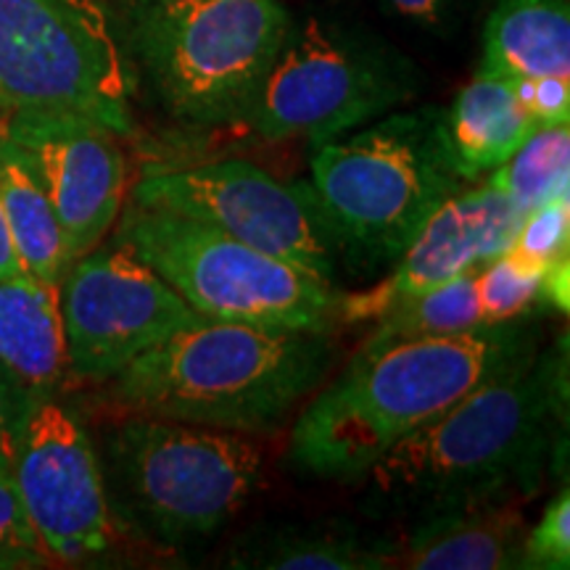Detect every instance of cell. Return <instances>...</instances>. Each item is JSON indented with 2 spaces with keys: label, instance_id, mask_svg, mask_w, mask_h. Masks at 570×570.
I'll use <instances>...</instances> for the list:
<instances>
[{
  "label": "cell",
  "instance_id": "1",
  "mask_svg": "<svg viewBox=\"0 0 570 570\" xmlns=\"http://www.w3.org/2000/svg\"><path fill=\"white\" fill-rule=\"evenodd\" d=\"M568 441L562 336L481 383L391 446L365 479V512L396 525L439 512L529 502Z\"/></svg>",
  "mask_w": 570,
  "mask_h": 570
},
{
  "label": "cell",
  "instance_id": "2",
  "mask_svg": "<svg viewBox=\"0 0 570 570\" xmlns=\"http://www.w3.org/2000/svg\"><path fill=\"white\" fill-rule=\"evenodd\" d=\"M539 348L525 317L352 356L291 428L288 465L304 479L362 481L391 446Z\"/></svg>",
  "mask_w": 570,
  "mask_h": 570
},
{
  "label": "cell",
  "instance_id": "3",
  "mask_svg": "<svg viewBox=\"0 0 570 570\" xmlns=\"http://www.w3.org/2000/svg\"><path fill=\"white\" fill-rule=\"evenodd\" d=\"M336 362L333 333L202 317L111 377L135 415L275 436Z\"/></svg>",
  "mask_w": 570,
  "mask_h": 570
},
{
  "label": "cell",
  "instance_id": "4",
  "mask_svg": "<svg viewBox=\"0 0 570 570\" xmlns=\"http://www.w3.org/2000/svg\"><path fill=\"white\" fill-rule=\"evenodd\" d=\"M312 148L309 185L338 262L360 277L394 265L468 185L441 106L389 111Z\"/></svg>",
  "mask_w": 570,
  "mask_h": 570
},
{
  "label": "cell",
  "instance_id": "5",
  "mask_svg": "<svg viewBox=\"0 0 570 570\" xmlns=\"http://www.w3.org/2000/svg\"><path fill=\"white\" fill-rule=\"evenodd\" d=\"M96 452L111 518L156 552L223 531L259 489L265 460L244 433L135 412L104 433Z\"/></svg>",
  "mask_w": 570,
  "mask_h": 570
},
{
  "label": "cell",
  "instance_id": "6",
  "mask_svg": "<svg viewBox=\"0 0 570 570\" xmlns=\"http://www.w3.org/2000/svg\"><path fill=\"white\" fill-rule=\"evenodd\" d=\"M423 71L362 21L333 11L291 19L244 125L256 138L312 146L412 104Z\"/></svg>",
  "mask_w": 570,
  "mask_h": 570
},
{
  "label": "cell",
  "instance_id": "7",
  "mask_svg": "<svg viewBox=\"0 0 570 570\" xmlns=\"http://www.w3.org/2000/svg\"><path fill=\"white\" fill-rule=\"evenodd\" d=\"M291 19L283 0H142L132 42L175 122L240 127Z\"/></svg>",
  "mask_w": 570,
  "mask_h": 570
},
{
  "label": "cell",
  "instance_id": "8",
  "mask_svg": "<svg viewBox=\"0 0 570 570\" xmlns=\"http://www.w3.org/2000/svg\"><path fill=\"white\" fill-rule=\"evenodd\" d=\"M114 240L140 256L202 317L333 333L338 288L180 212L127 202Z\"/></svg>",
  "mask_w": 570,
  "mask_h": 570
},
{
  "label": "cell",
  "instance_id": "9",
  "mask_svg": "<svg viewBox=\"0 0 570 570\" xmlns=\"http://www.w3.org/2000/svg\"><path fill=\"white\" fill-rule=\"evenodd\" d=\"M19 111L132 132L122 53L98 0H0V114Z\"/></svg>",
  "mask_w": 570,
  "mask_h": 570
},
{
  "label": "cell",
  "instance_id": "10",
  "mask_svg": "<svg viewBox=\"0 0 570 570\" xmlns=\"http://www.w3.org/2000/svg\"><path fill=\"white\" fill-rule=\"evenodd\" d=\"M132 202L180 212L336 288L338 256L312 185L244 159L146 169Z\"/></svg>",
  "mask_w": 570,
  "mask_h": 570
},
{
  "label": "cell",
  "instance_id": "11",
  "mask_svg": "<svg viewBox=\"0 0 570 570\" xmlns=\"http://www.w3.org/2000/svg\"><path fill=\"white\" fill-rule=\"evenodd\" d=\"M21 510L53 566L96 562L127 539L106 502L88 428L53 394H35L11 449Z\"/></svg>",
  "mask_w": 570,
  "mask_h": 570
},
{
  "label": "cell",
  "instance_id": "12",
  "mask_svg": "<svg viewBox=\"0 0 570 570\" xmlns=\"http://www.w3.org/2000/svg\"><path fill=\"white\" fill-rule=\"evenodd\" d=\"M67 373L109 383L202 315L130 248L111 240L71 262L59 283Z\"/></svg>",
  "mask_w": 570,
  "mask_h": 570
},
{
  "label": "cell",
  "instance_id": "13",
  "mask_svg": "<svg viewBox=\"0 0 570 570\" xmlns=\"http://www.w3.org/2000/svg\"><path fill=\"white\" fill-rule=\"evenodd\" d=\"M0 130L38 169L71 262L104 244L127 194L119 135L75 114H0Z\"/></svg>",
  "mask_w": 570,
  "mask_h": 570
},
{
  "label": "cell",
  "instance_id": "14",
  "mask_svg": "<svg viewBox=\"0 0 570 570\" xmlns=\"http://www.w3.org/2000/svg\"><path fill=\"white\" fill-rule=\"evenodd\" d=\"M525 214L504 190L487 180L462 188L428 219L417 238L399 254L389 277L367 291L338 296V325L375 323L468 269H481L515 244Z\"/></svg>",
  "mask_w": 570,
  "mask_h": 570
},
{
  "label": "cell",
  "instance_id": "15",
  "mask_svg": "<svg viewBox=\"0 0 570 570\" xmlns=\"http://www.w3.org/2000/svg\"><path fill=\"white\" fill-rule=\"evenodd\" d=\"M523 504L439 512L386 537V570H525Z\"/></svg>",
  "mask_w": 570,
  "mask_h": 570
},
{
  "label": "cell",
  "instance_id": "16",
  "mask_svg": "<svg viewBox=\"0 0 570 570\" xmlns=\"http://www.w3.org/2000/svg\"><path fill=\"white\" fill-rule=\"evenodd\" d=\"M238 570H386V537L346 520H285L240 533L225 554Z\"/></svg>",
  "mask_w": 570,
  "mask_h": 570
},
{
  "label": "cell",
  "instance_id": "17",
  "mask_svg": "<svg viewBox=\"0 0 570 570\" xmlns=\"http://www.w3.org/2000/svg\"><path fill=\"white\" fill-rule=\"evenodd\" d=\"M0 365L35 394H53L67 375L59 285L17 273L0 277Z\"/></svg>",
  "mask_w": 570,
  "mask_h": 570
},
{
  "label": "cell",
  "instance_id": "18",
  "mask_svg": "<svg viewBox=\"0 0 570 570\" xmlns=\"http://www.w3.org/2000/svg\"><path fill=\"white\" fill-rule=\"evenodd\" d=\"M446 125L465 183H479L539 130V122L520 101L515 80L483 69L446 109Z\"/></svg>",
  "mask_w": 570,
  "mask_h": 570
},
{
  "label": "cell",
  "instance_id": "19",
  "mask_svg": "<svg viewBox=\"0 0 570 570\" xmlns=\"http://www.w3.org/2000/svg\"><path fill=\"white\" fill-rule=\"evenodd\" d=\"M481 69L512 80L570 77L568 0H494L483 24Z\"/></svg>",
  "mask_w": 570,
  "mask_h": 570
},
{
  "label": "cell",
  "instance_id": "20",
  "mask_svg": "<svg viewBox=\"0 0 570 570\" xmlns=\"http://www.w3.org/2000/svg\"><path fill=\"white\" fill-rule=\"evenodd\" d=\"M0 204L21 273L59 285L71 265L59 217L30 156L3 130H0Z\"/></svg>",
  "mask_w": 570,
  "mask_h": 570
},
{
  "label": "cell",
  "instance_id": "21",
  "mask_svg": "<svg viewBox=\"0 0 570 570\" xmlns=\"http://www.w3.org/2000/svg\"><path fill=\"white\" fill-rule=\"evenodd\" d=\"M479 269H468L452 281L425 291L410 302L394 306L375 320L373 333L356 346L352 356H370L402 341L454 336V333L481 327L479 291H475Z\"/></svg>",
  "mask_w": 570,
  "mask_h": 570
},
{
  "label": "cell",
  "instance_id": "22",
  "mask_svg": "<svg viewBox=\"0 0 570 570\" xmlns=\"http://www.w3.org/2000/svg\"><path fill=\"white\" fill-rule=\"evenodd\" d=\"M529 217L541 204L566 198L570 190V127H539L508 161L487 175Z\"/></svg>",
  "mask_w": 570,
  "mask_h": 570
},
{
  "label": "cell",
  "instance_id": "23",
  "mask_svg": "<svg viewBox=\"0 0 570 570\" xmlns=\"http://www.w3.org/2000/svg\"><path fill=\"white\" fill-rule=\"evenodd\" d=\"M547 269L523 265L515 256L502 254L475 275L483 325L533 317L550 304L547 296Z\"/></svg>",
  "mask_w": 570,
  "mask_h": 570
},
{
  "label": "cell",
  "instance_id": "24",
  "mask_svg": "<svg viewBox=\"0 0 570 570\" xmlns=\"http://www.w3.org/2000/svg\"><path fill=\"white\" fill-rule=\"evenodd\" d=\"M570 252V196L554 198L533 209L520 225L510 256L523 265L550 269L560 259H568Z\"/></svg>",
  "mask_w": 570,
  "mask_h": 570
},
{
  "label": "cell",
  "instance_id": "25",
  "mask_svg": "<svg viewBox=\"0 0 570 570\" xmlns=\"http://www.w3.org/2000/svg\"><path fill=\"white\" fill-rule=\"evenodd\" d=\"M53 566L42 550L30 520L21 510L9 462L0 460V568H46Z\"/></svg>",
  "mask_w": 570,
  "mask_h": 570
},
{
  "label": "cell",
  "instance_id": "26",
  "mask_svg": "<svg viewBox=\"0 0 570 570\" xmlns=\"http://www.w3.org/2000/svg\"><path fill=\"white\" fill-rule=\"evenodd\" d=\"M383 13L412 30L452 40L494 0H375Z\"/></svg>",
  "mask_w": 570,
  "mask_h": 570
},
{
  "label": "cell",
  "instance_id": "27",
  "mask_svg": "<svg viewBox=\"0 0 570 570\" xmlns=\"http://www.w3.org/2000/svg\"><path fill=\"white\" fill-rule=\"evenodd\" d=\"M525 570L570 568V494L562 483L560 494L547 504L539 523L529 525L523 544Z\"/></svg>",
  "mask_w": 570,
  "mask_h": 570
},
{
  "label": "cell",
  "instance_id": "28",
  "mask_svg": "<svg viewBox=\"0 0 570 570\" xmlns=\"http://www.w3.org/2000/svg\"><path fill=\"white\" fill-rule=\"evenodd\" d=\"M515 85L520 101L539 127L570 122V77H537V80H515Z\"/></svg>",
  "mask_w": 570,
  "mask_h": 570
},
{
  "label": "cell",
  "instance_id": "29",
  "mask_svg": "<svg viewBox=\"0 0 570 570\" xmlns=\"http://www.w3.org/2000/svg\"><path fill=\"white\" fill-rule=\"evenodd\" d=\"M35 391H30L17 375L0 365V460L11 462V449L17 431L27 415Z\"/></svg>",
  "mask_w": 570,
  "mask_h": 570
},
{
  "label": "cell",
  "instance_id": "30",
  "mask_svg": "<svg viewBox=\"0 0 570 570\" xmlns=\"http://www.w3.org/2000/svg\"><path fill=\"white\" fill-rule=\"evenodd\" d=\"M17 273H21V265H19L17 248H13L9 223H6L3 204H0V277H9Z\"/></svg>",
  "mask_w": 570,
  "mask_h": 570
}]
</instances>
